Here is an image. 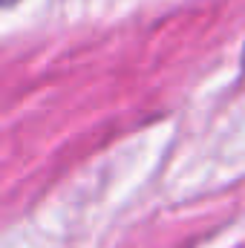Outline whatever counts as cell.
<instances>
[{
  "mask_svg": "<svg viewBox=\"0 0 245 248\" xmlns=\"http://www.w3.org/2000/svg\"><path fill=\"white\" fill-rule=\"evenodd\" d=\"M3 3H6V6H12V3H15V0H3Z\"/></svg>",
  "mask_w": 245,
  "mask_h": 248,
  "instance_id": "6da1fadb",
  "label": "cell"
},
{
  "mask_svg": "<svg viewBox=\"0 0 245 248\" xmlns=\"http://www.w3.org/2000/svg\"><path fill=\"white\" fill-rule=\"evenodd\" d=\"M243 66H245V52H243Z\"/></svg>",
  "mask_w": 245,
  "mask_h": 248,
  "instance_id": "7a4b0ae2",
  "label": "cell"
}]
</instances>
